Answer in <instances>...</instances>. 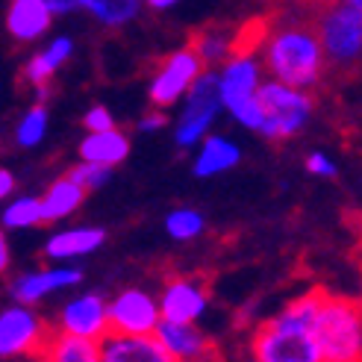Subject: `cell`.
Returning <instances> with one entry per match:
<instances>
[{"instance_id": "obj_1", "label": "cell", "mask_w": 362, "mask_h": 362, "mask_svg": "<svg viewBox=\"0 0 362 362\" xmlns=\"http://www.w3.org/2000/svg\"><path fill=\"white\" fill-rule=\"evenodd\" d=\"M321 295L324 288H313L295 298L280 315L259 324L250 339L253 362H321L313 336V318Z\"/></svg>"}, {"instance_id": "obj_26", "label": "cell", "mask_w": 362, "mask_h": 362, "mask_svg": "<svg viewBox=\"0 0 362 362\" xmlns=\"http://www.w3.org/2000/svg\"><path fill=\"white\" fill-rule=\"evenodd\" d=\"M165 233L177 242H192L204 233V215L197 209H189V206L174 209L165 218Z\"/></svg>"}, {"instance_id": "obj_14", "label": "cell", "mask_w": 362, "mask_h": 362, "mask_svg": "<svg viewBox=\"0 0 362 362\" xmlns=\"http://www.w3.org/2000/svg\"><path fill=\"white\" fill-rule=\"evenodd\" d=\"M100 362H174V356L159 345V339L151 336H121L106 333L98 341Z\"/></svg>"}, {"instance_id": "obj_16", "label": "cell", "mask_w": 362, "mask_h": 362, "mask_svg": "<svg viewBox=\"0 0 362 362\" xmlns=\"http://www.w3.org/2000/svg\"><path fill=\"white\" fill-rule=\"evenodd\" d=\"M53 12L42 0H9L6 30L15 42H35L50 30Z\"/></svg>"}, {"instance_id": "obj_11", "label": "cell", "mask_w": 362, "mask_h": 362, "mask_svg": "<svg viewBox=\"0 0 362 362\" xmlns=\"http://www.w3.org/2000/svg\"><path fill=\"white\" fill-rule=\"evenodd\" d=\"M159 303V318L165 321H194L206 313L209 306V292H206V283L201 277H174L165 283L162 288V298Z\"/></svg>"}, {"instance_id": "obj_22", "label": "cell", "mask_w": 362, "mask_h": 362, "mask_svg": "<svg viewBox=\"0 0 362 362\" xmlns=\"http://www.w3.org/2000/svg\"><path fill=\"white\" fill-rule=\"evenodd\" d=\"M197 59H201L204 68H212V65H224L233 53H236V35L224 27H204L201 33L192 39L189 45Z\"/></svg>"}, {"instance_id": "obj_28", "label": "cell", "mask_w": 362, "mask_h": 362, "mask_svg": "<svg viewBox=\"0 0 362 362\" xmlns=\"http://www.w3.org/2000/svg\"><path fill=\"white\" fill-rule=\"evenodd\" d=\"M68 177L74 180L77 186H83L86 192H92V189H100L110 183V177H112V168H106V165H95V162H80V165H74L68 171Z\"/></svg>"}, {"instance_id": "obj_8", "label": "cell", "mask_w": 362, "mask_h": 362, "mask_svg": "<svg viewBox=\"0 0 362 362\" xmlns=\"http://www.w3.org/2000/svg\"><path fill=\"white\" fill-rule=\"evenodd\" d=\"M47 324L27 303H15L0 313V359L39 356L47 345Z\"/></svg>"}, {"instance_id": "obj_15", "label": "cell", "mask_w": 362, "mask_h": 362, "mask_svg": "<svg viewBox=\"0 0 362 362\" xmlns=\"http://www.w3.org/2000/svg\"><path fill=\"white\" fill-rule=\"evenodd\" d=\"M83 280L80 268H42V271H27V274L15 277L12 283V298L18 303H39L42 298L59 292V288H71Z\"/></svg>"}, {"instance_id": "obj_6", "label": "cell", "mask_w": 362, "mask_h": 362, "mask_svg": "<svg viewBox=\"0 0 362 362\" xmlns=\"http://www.w3.org/2000/svg\"><path fill=\"white\" fill-rule=\"evenodd\" d=\"M262 71L259 59L250 50H236L233 57L224 62L221 74H218V98H221V110H227L247 130L262 127V110L257 103V86L262 83Z\"/></svg>"}, {"instance_id": "obj_34", "label": "cell", "mask_w": 362, "mask_h": 362, "mask_svg": "<svg viewBox=\"0 0 362 362\" xmlns=\"http://www.w3.org/2000/svg\"><path fill=\"white\" fill-rule=\"evenodd\" d=\"M9 268V242H6V236L0 233V274Z\"/></svg>"}, {"instance_id": "obj_7", "label": "cell", "mask_w": 362, "mask_h": 362, "mask_svg": "<svg viewBox=\"0 0 362 362\" xmlns=\"http://www.w3.org/2000/svg\"><path fill=\"white\" fill-rule=\"evenodd\" d=\"M183 110H180L177 127H174V141L177 148H194L201 144L204 136H209L212 121L221 112V98H218V74L204 68L183 95Z\"/></svg>"}, {"instance_id": "obj_25", "label": "cell", "mask_w": 362, "mask_h": 362, "mask_svg": "<svg viewBox=\"0 0 362 362\" xmlns=\"http://www.w3.org/2000/svg\"><path fill=\"white\" fill-rule=\"evenodd\" d=\"M45 133H47V110L42 103H35L18 121L15 141H18V148H35V144H42Z\"/></svg>"}, {"instance_id": "obj_32", "label": "cell", "mask_w": 362, "mask_h": 362, "mask_svg": "<svg viewBox=\"0 0 362 362\" xmlns=\"http://www.w3.org/2000/svg\"><path fill=\"white\" fill-rule=\"evenodd\" d=\"M42 4H45L53 15H65V12H74V9H77V0H42Z\"/></svg>"}, {"instance_id": "obj_23", "label": "cell", "mask_w": 362, "mask_h": 362, "mask_svg": "<svg viewBox=\"0 0 362 362\" xmlns=\"http://www.w3.org/2000/svg\"><path fill=\"white\" fill-rule=\"evenodd\" d=\"M39 359L42 362H100L98 341L77 339V336H68V333L47 336V345L39 354Z\"/></svg>"}, {"instance_id": "obj_21", "label": "cell", "mask_w": 362, "mask_h": 362, "mask_svg": "<svg viewBox=\"0 0 362 362\" xmlns=\"http://www.w3.org/2000/svg\"><path fill=\"white\" fill-rule=\"evenodd\" d=\"M71 53H74V42L59 35V39H53L42 53H35V57L27 62L24 68V77L30 86H45L50 83V77L57 74V71L71 59Z\"/></svg>"}, {"instance_id": "obj_13", "label": "cell", "mask_w": 362, "mask_h": 362, "mask_svg": "<svg viewBox=\"0 0 362 362\" xmlns=\"http://www.w3.org/2000/svg\"><path fill=\"white\" fill-rule=\"evenodd\" d=\"M59 333L100 341L110 333V324H106V300L92 292L68 300L59 313Z\"/></svg>"}, {"instance_id": "obj_2", "label": "cell", "mask_w": 362, "mask_h": 362, "mask_svg": "<svg viewBox=\"0 0 362 362\" xmlns=\"http://www.w3.org/2000/svg\"><path fill=\"white\" fill-rule=\"evenodd\" d=\"M262 65L271 80L313 92L324 83L327 62L313 24H280L262 35Z\"/></svg>"}, {"instance_id": "obj_20", "label": "cell", "mask_w": 362, "mask_h": 362, "mask_svg": "<svg viewBox=\"0 0 362 362\" xmlns=\"http://www.w3.org/2000/svg\"><path fill=\"white\" fill-rule=\"evenodd\" d=\"M39 201H42V221H59V218H68L71 212H77L83 206L86 189L77 186L74 180L65 174L59 180H53Z\"/></svg>"}, {"instance_id": "obj_31", "label": "cell", "mask_w": 362, "mask_h": 362, "mask_svg": "<svg viewBox=\"0 0 362 362\" xmlns=\"http://www.w3.org/2000/svg\"><path fill=\"white\" fill-rule=\"evenodd\" d=\"M165 124H168L165 110H153V112H148V115H141L139 130H141V133H156V130H162Z\"/></svg>"}, {"instance_id": "obj_37", "label": "cell", "mask_w": 362, "mask_h": 362, "mask_svg": "<svg viewBox=\"0 0 362 362\" xmlns=\"http://www.w3.org/2000/svg\"><path fill=\"white\" fill-rule=\"evenodd\" d=\"M310 4H313L315 9H321V6H333V4H339V0H310Z\"/></svg>"}, {"instance_id": "obj_36", "label": "cell", "mask_w": 362, "mask_h": 362, "mask_svg": "<svg viewBox=\"0 0 362 362\" xmlns=\"http://www.w3.org/2000/svg\"><path fill=\"white\" fill-rule=\"evenodd\" d=\"M47 98H50V83L35 86V100H47Z\"/></svg>"}, {"instance_id": "obj_12", "label": "cell", "mask_w": 362, "mask_h": 362, "mask_svg": "<svg viewBox=\"0 0 362 362\" xmlns=\"http://www.w3.org/2000/svg\"><path fill=\"white\" fill-rule=\"evenodd\" d=\"M153 336L159 339V345L174 356V362H192V359L215 356L212 339L197 327L194 321H165L162 318L156 324Z\"/></svg>"}, {"instance_id": "obj_19", "label": "cell", "mask_w": 362, "mask_h": 362, "mask_svg": "<svg viewBox=\"0 0 362 362\" xmlns=\"http://www.w3.org/2000/svg\"><path fill=\"white\" fill-rule=\"evenodd\" d=\"M242 159V151L236 141H230L227 136H204L201 151L194 156V174L197 177H215L221 171H230Z\"/></svg>"}, {"instance_id": "obj_9", "label": "cell", "mask_w": 362, "mask_h": 362, "mask_svg": "<svg viewBox=\"0 0 362 362\" xmlns=\"http://www.w3.org/2000/svg\"><path fill=\"white\" fill-rule=\"evenodd\" d=\"M204 71L197 53L186 45L174 50L168 59H162L159 68L153 71V80L148 86V98L153 103V110H168L171 103L183 100V95L189 92V86L194 83V77Z\"/></svg>"}, {"instance_id": "obj_24", "label": "cell", "mask_w": 362, "mask_h": 362, "mask_svg": "<svg viewBox=\"0 0 362 362\" xmlns=\"http://www.w3.org/2000/svg\"><path fill=\"white\" fill-rule=\"evenodd\" d=\"M77 6H83L88 15H95L106 27H124L139 18L141 0H77Z\"/></svg>"}, {"instance_id": "obj_30", "label": "cell", "mask_w": 362, "mask_h": 362, "mask_svg": "<svg viewBox=\"0 0 362 362\" xmlns=\"http://www.w3.org/2000/svg\"><path fill=\"white\" fill-rule=\"evenodd\" d=\"M306 171L315 174V177H336V162L315 151V153L306 156Z\"/></svg>"}, {"instance_id": "obj_17", "label": "cell", "mask_w": 362, "mask_h": 362, "mask_svg": "<svg viewBox=\"0 0 362 362\" xmlns=\"http://www.w3.org/2000/svg\"><path fill=\"white\" fill-rule=\"evenodd\" d=\"M80 156L83 162H95V165H106L115 168L118 162H124L130 156V136L118 127L110 130H98V133H86V139L80 141Z\"/></svg>"}, {"instance_id": "obj_38", "label": "cell", "mask_w": 362, "mask_h": 362, "mask_svg": "<svg viewBox=\"0 0 362 362\" xmlns=\"http://www.w3.org/2000/svg\"><path fill=\"white\" fill-rule=\"evenodd\" d=\"M345 4H351V6H359V9H362V0H345Z\"/></svg>"}, {"instance_id": "obj_3", "label": "cell", "mask_w": 362, "mask_h": 362, "mask_svg": "<svg viewBox=\"0 0 362 362\" xmlns=\"http://www.w3.org/2000/svg\"><path fill=\"white\" fill-rule=\"evenodd\" d=\"M313 336L321 362H359L362 359L359 300L324 292L313 318Z\"/></svg>"}, {"instance_id": "obj_18", "label": "cell", "mask_w": 362, "mask_h": 362, "mask_svg": "<svg viewBox=\"0 0 362 362\" xmlns=\"http://www.w3.org/2000/svg\"><path fill=\"white\" fill-rule=\"evenodd\" d=\"M106 242V230L100 227H71L53 233L45 245V257L47 259H77L86 253L98 250Z\"/></svg>"}, {"instance_id": "obj_27", "label": "cell", "mask_w": 362, "mask_h": 362, "mask_svg": "<svg viewBox=\"0 0 362 362\" xmlns=\"http://www.w3.org/2000/svg\"><path fill=\"white\" fill-rule=\"evenodd\" d=\"M35 224H45L39 197H18V201H12L4 209V227H9V230H24V227H35Z\"/></svg>"}, {"instance_id": "obj_29", "label": "cell", "mask_w": 362, "mask_h": 362, "mask_svg": "<svg viewBox=\"0 0 362 362\" xmlns=\"http://www.w3.org/2000/svg\"><path fill=\"white\" fill-rule=\"evenodd\" d=\"M83 127H86V133L110 130V127H115V118H112V112L106 110V106H92V110L83 115Z\"/></svg>"}, {"instance_id": "obj_4", "label": "cell", "mask_w": 362, "mask_h": 362, "mask_svg": "<svg viewBox=\"0 0 362 362\" xmlns=\"http://www.w3.org/2000/svg\"><path fill=\"white\" fill-rule=\"evenodd\" d=\"M313 30L318 35V45L324 53L327 68L336 71H351L356 68L362 57V9L351 4H333V6H321Z\"/></svg>"}, {"instance_id": "obj_35", "label": "cell", "mask_w": 362, "mask_h": 362, "mask_svg": "<svg viewBox=\"0 0 362 362\" xmlns=\"http://www.w3.org/2000/svg\"><path fill=\"white\" fill-rule=\"evenodd\" d=\"M151 9H156V12H165V9H171V6H177L180 0H144Z\"/></svg>"}, {"instance_id": "obj_10", "label": "cell", "mask_w": 362, "mask_h": 362, "mask_svg": "<svg viewBox=\"0 0 362 362\" xmlns=\"http://www.w3.org/2000/svg\"><path fill=\"white\" fill-rule=\"evenodd\" d=\"M159 303L144 288H124L106 303V324L110 333L121 336H151L159 324Z\"/></svg>"}, {"instance_id": "obj_39", "label": "cell", "mask_w": 362, "mask_h": 362, "mask_svg": "<svg viewBox=\"0 0 362 362\" xmlns=\"http://www.w3.org/2000/svg\"><path fill=\"white\" fill-rule=\"evenodd\" d=\"M192 362H218V359H215V356H209V359H192Z\"/></svg>"}, {"instance_id": "obj_33", "label": "cell", "mask_w": 362, "mask_h": 362, "mask_svg": "<svg viewBox=\"0 0 362 362\" xmlns=\"http://www.w3.org/2000/svg\"><path fill=\"white\" fill-rule=\"evenodd\" d=\"M15 192V174L9 168H0V201Z\"/></svg>"}, {"instance_id": "obj_5", "label": "cell", "mask_w": 362, "mask_h": 362, "mask_svg": "<svg viewBox=\"0 0 362 362\" xmlns=\"http://www.w3.org/2000/svg\"><path fill=\"white\" fill-rule=\"evenodd\" d=\"M257 103L262 110V127L259 133L271 141L292 139L298 136L313 118L315 98L313 92L303 88H292L277 80H262L257 86Z\"/></svg>"}]
</instances>
